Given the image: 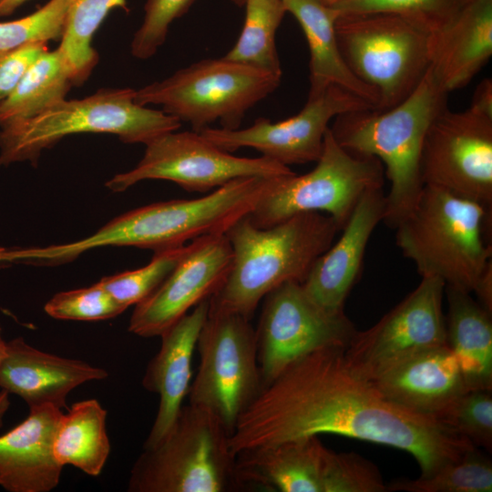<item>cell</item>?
Segmentation results:
<instances>
[{"instance_id":"cell-1","label":"cell","mask_w":492,"mask_h":492,"mask_svg":"<svg viewBox=\"0 0 492 492\" xmlns=\"http://www.w3.org/2000/svg\"><path fill=\"white\" fill-rule=\"evenodd\" d=\"M345 346L320 348L289 364L239 417L232 453L320 434H335L410 453L420 477L476 447L434 417L384 398L356 373Z\"/></svg>"},{"instance_id":"cell-2","label":"cell","mask_w":492,"mask_h":492,"mask_svg":"<svg viewBox=\"0 0 492 492\" xmlns=\"http://www.w3.org/2000/svg\"><path fill=\"white\" fill-rule=\"evenodd\" d=\"M280 177L241 178L200 198L149 204L111 220L84 239L28 247L25 257L30 265L56 266L99 247L133 246L156 252L200 237L225 234L234 222L256 207Z\"/></svg>"},{"instance_id":"cell-3","label":"cell","mask_w":492,"mask_h":492,"mask_svg":"<svg viewBox=\"0 0 492 492\" xmlns=\"http://www.w3.org/2000/svg\"><path fill=\"white\" fill-rule=\"evenodd\" d=\"M340 231L329 215L320 212L296 214L266 229L254 226L248 215L241 218L225 232L232 265L209 299V308L251 320L270 292L288 282L303 283Z\"/></svg>"},{"instance_id":"cell-4","label":"cell","mask_w":492,"mask_h":492,"mask_svg":"<svg viewBox=\"0 0 492 492\" xmlns=\"http://www.w3.org/2000/svg\"><path fill=\"white\" fill-rule=\"evenodd\" d=\"M447 95L429 67L415 89L396 106L347 112L330 127L342 148L382 162L390 183L383 222L392 229L411 211L424 187L423 141L432 120L447 107Z\"/></svg>"},{"instance_id":"cell-5","label":"cell","mask_w":492,"mask_h":492,"mask_svg":"<svg viewBox=\"0 0 492 492\" xmlns=\"http://www.w3.org/2000/svg\"><path fill=\"white\" fill-rule=\"evenodd\" d=\"M491 210L439 188L424 185L395 229V243L421 277L473 292L491 261Z\"/></svg>"},{"instance_id":"cell-6","label":"cell","mask_w":492,"mask_h":492,"mask_svg":"<svg viewBox=\"0 0 492 492\" xmlns=\"http://www.w3.org/2000/svg\"><path fill=\"white\" fill-rule=\"evenodd\" d=\"M136 90L101 88L80 99H63L35 118L0 128V167L28 160L36 164L42 151L77 133H109L128 144H147L181 127L163 110L134 101Z\"/></svg>"},{"instance_id":"cell-7","label":"cell","mask_w":492,"mask_h":492,"mask_svg":"<svg viewBox=\"0 0 492 492\" xmlns=\"http://www.w3.org/2000/svg\"><path fill=\"white\" fill-rule=\"evenodd\" d=\"M230 433L210 411L182 405L154 446L143 448L128 482L129 492H226L241 486Z\"/></svg>"},{"instance_id":"cell-8","label":"cell","mask_w":492,"mask_h":492,"mask_svg":"<svg viewBox=\"0 0 492 492\" xmlns=\"http://www.w3.org/2000/svg\"><path fill=\"white\" fill-rule=\"evenodd\" d=\"M282 76L224 56L203 59L136 90L140 106H161L165 113L200 132L219 122L241 128L246 113L274 92Z\"/></svg>"},{"instance_id":"cell-9","label":"cell","mask_w":492,"mask_h":492,"mask_svg":"<svg viewBox=\"0 0 492 492\" xmlns=\"http://www.w3.org/2000/svg\"><path fill=\"white\" fill-rule=\"evenodd\" d=\"M334 28L349 69L377 92L376 109L406 98L430 67L429 35L401 16L339 15Z\"/></svg>"},{"instance_id":"cell-10","label":"cell","mask_w":492,"mask_h":492,"mask_svg":"<svg viewBox=\"0 0 492 492\" xmlns=\"http://www.w3.org/2000/svg\"><path fill=\"white\" fill-rule=\"evenodd\" d=\"M384 182L382 162L342 148L329 127L315 167L302 175L279 178L248 217L254 226L266 229L296 214L324 212L342 231L362 197Z\"/></svg>"},{"instance_id":"cell-11","label":"cell","mask_w":492,"mask_h":492,"mask_svg":"<svg viewBox=\"0 0 492 492\" xmlns=\"http://www.w3.org/2000/svg\"><path fill=\"white\" fill-rule=\"evenodd\" d=\"M246 317L210 310L200 332V364L190 404L212 413L230 433L263 388L255 328Z\"/></svg>"},{"instance_id":"cell-12","label":"cell","mask_w":492,"mask_h":492,"mask_svg":"<svg viewBox=\"0 0 492 492\" xmlns=\"http://www.w3.org/2000/svg\"><path fill=\"white\" fill-rule=\"evenodd\" d=\"M145 146V153L136 167L108 180V189L121 192L141 180L164 179L187 191L207 192L241 178L295 173L290 167L264 156H234L193 130L167 132Z\"/></svg>"},{"instance_id":"cell-13","label":"cell","mask_w":492,"mask_h":492,"mask_svg":"<svg viewBox=\"0 0 492 492\" xmlns=\"http://www.w3.org/2000/svg\"><path fill=\"white\" fill-rule=\"evenodd\" d=\"M255 328L263 387L294 361L326 346H347L356 332L344 311L316 302L302 283L285 282L263 299Z\"/></svg>"},{"instance_id":"cell-14","label":"cell","mask_w":492,"mask_h":492,"mask_svg":"<svg viewBox=\"0 0 492 492\" xmlns=\"http://www.w3.org/2000/svg\"><path fill=\"white\" fill-rule=\"evenodd\" d=\"M424 185L492 210V117L447 107L430 123L421 149Z\"/></svg>"},{"instance_id":"cell-15","label":"cell","mask_w":492,"mask_h":492,"mask_svg":"<svg viewBox=\"0 0 492 492\" xmlns=\"http://www.w3.org/2000/svg\"><path fill=\"white\" fill-rule=\"evenodd\" d=\"M445 288L439 278L422 277L375 324L356 330L344 351L352 368L372 380L421 351L446 344Z\"/></svg>"},{"instance_id":"cell-16","label":"cell","mask_w":492,"mask_h":492,"mask_svg":"<svg viewBox=\"0 0 492 492\" xmlns=\"http://www.w3.org/2000/svg\"><path fill=\"white\" fill-rule=\"evenodd\" d=\"M364 108H374L354 94L331 86L321 95L308 97L302 109L287 119L272 123L259 118L246 128L209 127L200 133L224 151L231 153L251 148L261 156L289 167L316 162L330 121L339 115Z\"/></svg>"},{"instance_id":"cell-17","label":"cell","mask_w":492,"mask_h":492,"mask_svg":"<svg viewBox=\"0 0 492 492\" xmlns=\"http://www.w3.org/2000/svg\"><path fill=\"white\" fill-rule=\"evenodd\" d=\"M232 261V249L225 234L190 241L184 256L162 283L136 304L128 331L146 338L159 336L220 288Z\"/></svg>"},{"instance_id":"cell-18","label":"cell","mask_w":492,"mask_h":492,"mask_svg":"<svg viewBox=\"0 0 492 492\" xmlns=\"http://www.w3.org/2000/svg\"><path fill=\"white\" fill-rule=\"evenodd\" d=\"M385 195L383 188L365 193L342 229L338 240L315 261L302 286L319 304L343 311L344 302L360 275L369 240L383 221Z\"/></svg>"},{"instance_id":"cell-19","label":"cell","mask_w":492,"mask_h":492,"mask_svg":"<svg viewBox=\"0 0 492 492\" xmlns=\"http://www.w3.org/2000/svg\"><path fill=\"white\" fill-rule=\"evenodd\" d=\"M370 381L390 402L437 420L468 391L447 343L421 351Z\"/></svg>"},{"instance_id":"cell-20","label":"cell","mask_w":492,"mask_h":492,"mask_svg":"<svg viewBox=\"0 0 492 492\" xmlns=\"http://www.w3.org/2000/svg\"><path fill=\"white\" fill-rule=\"evenodd\" d=\"M208 312L209 299L159 335L160 348L142 378L143 387L159 395L158 412L143 448L154 446L166 436L182 407L191 384L193 353Z\"/></svg>"},{"instance_id":"cell-21","label":"cell","mask_w":492,"mask_h":492,"mask_svg":"<svg viewBox=\"0 0 492 492\" xmlns=\"http://www.w3.org/2000/svg\"><path fill=\"white\" fill-rule=\"evenodd\" d=\"M108 375L103 368L43 352L23 337H16L6 342L0 365V388L20 396L29 408L53 405L61 409L73 389Z\"/></svg>"},{"instance_id":"cell-22","label":"cell","mask_w":492,"mask_h":492,"mask_svg":"<svg viewBox=\"0 0 492 492\" xmlns=\"http://www.w3.org/2000/svg\"><path fill=\"white\" fill-rule=\"evenodd\" d=\"M29 410L23 422L0 436V487L8 492H49L60 481L63 466L54 441L63 413L53 405Z\"/></svg>"},{"instance_id":"cell-23","label":"cell","mask_w":492,"mask_h":492,"mask_svg":"<svg viewBox=\"0 0 492 492\" xmlns=\"http://www.w3.org/2000/svg\"><path fill=\"white\" fill-rule=\"evenodd\" d=\"M430 67L449 93L467 85L492 56V0H469L429 36Z\"/></svg>"},{"instance_id":"cell-24","label":"cell","mask_w":492,"mask_h":492,"mask_svg":"<svg viewBox=\"0 0 492 492\" xmlns=\"http://www.w3.org/2000/svg\"><path fill=\"white\" fill-rule=\"evenodd\" d=\"M327 449L318 436L290 439L236 455L237 478L282 492H323Z\"/></svg>"},{"instance_id":"cell-25","label":"cell","mask_w":492,"mask_h":492,"mask_svg":"<svg viewBox=\"0 0 492 492\" xmlns=\"http://www.w3.org/2000/svg\"><path fill=\"white\" fill-rule=\"evenodd\" d=\"M282 2L286 11L300 24L309 46L308 97H317L329 87L337 86L376 108L379 103L377 92L352 73L341 54L334 28L338 11L318 0Z\"/></svg>"},{"instance_id":"cell-26","label":"cell","mask_w":492,"mask_h":492,"mask_svg":"<svg viewBox=\"0 0 492 492\" xmlns=\"http://www.w3.org/2000/svg\"><path fill=\"white\" fill-rule=\"evenodd\" d=\"M446 343L459 364L467 390H492L491 313L470 292L446 286Z\"/></svg>"},{"instance_id":"cell-27","label":"cell","mask_w":492,"mask_h":492,"mask_svg":"<svg viewBox=\"0 0 492 492\" xmlns=\"http://www.w3.org/2000/svg\"><path fill=\"white\" fill-rule=\"evenodd\" d=\"M107 410L96 399L82 400L63 414L54 441V455L64 467L100 475L110 453Z\"/></svg>"},{"instance_id":"cell-28","label":"cell","mask_w":492,"mask_h":492,"mask_svg":"<svg viewBox=\"0 0 492 492\" xmlns=\"http://www.w3.org/2000/svg\"><path fill=\"white\" fill-rule=\"evenodd\" d=\"M72 86L69 68L59 49L45 51L0 103V128L35 118L65 99Z\"/></svg>"},{"instance_id":"cell-29","label":"cell","mask_w":492,"mask_h":492,"mask_svg":"<svg viewBox=\"0 0 492 492\" xmlns=\"http://www.w3.org/2000/svg\"><path fill=\"white\" fill-rule=\"evenodd\" d=\"M114 8L129 10L127 0H75L72 4L57 48L69 68L73 86L84 84L98 63L93 36Z\"/></svg>"},{"instance_id":"cell-30","label":"cell","mask_w":492,"mask_h":492,"mask_svg":"<svg viewBox=\"0 0 492 492\" xmlns=\"http://www.w3.org/2000/svg\"><path fill=\"white\" fill-rule=\"evenodd\" d=\"M241 32L225 58L282 75L276 33L287 13L282 0H245Z\"/></svg>"},{"instance_id":"cell-31","label":"cell","mask_w":492,"mask_h":492,"mask_svg":"<svg viewBox=\"0 0 492 492\" xmlns=\"http://www.w3.org/2000/svg\"><path fill=\"white\" fill-rule=\"evenodd\" d=\"M386 491L406 492H491L492 463L477 447L441 466L433 475L416 479H400L386 486Z\"/></svg>"},{"instance_id":"cell-32","label":"cell","mask_w":492,"mask_h":492,"mask_svg":"<svg viewBox=\"0 0 492 492\" xmlns=\"http://www.w3.org/2000/svg\"><path fill=\"white\" fill-rule=\"evenodd\" d=\"M468 0H345L339 15L383 13L403 17L431 36L446 27Z\"/></svg>"},{"instance_id":"cell-33","label":"cell","mask_w":492,"mask_h":492,"mask_svg":"<svg viewBox=\"0 0 492 492\" xmlns=\"http://www.w3.org/2000/svg\"><path fill=\"white\" fill-rule=\"evenodd\" d=\"M188 250V244L156 251L145 266L103 277L99 284L126 309L150 295L168 277Z\"/></svg>"},{"instance_id":"cell-34","label":"cell","mask_w":492,"mask_h":492,"mask_svg":"<svg viewBox=\"0 0 492 492\" xmlns=\"http://www.w3.org/2000/svg\"><path fill=\"white\" fill-rule=\"evenodd\" d=\"M75 0H49L34 13L16 20L0 22V50L27 44L60 40Z\"/></svg>"},{"instance_id":"cell-35","label":"cell","mask_w":492,"mask_h":492,"mask_svg":"<svg viewBox=\"0 0 492 492\" xmlns=\"http://www.w3.org/2000/svg\"><path fill=\"white\" fill-rule=\"evenodd\" d=\"M438 420L476 447L492 449L491 390H468Z\"/></svg>"},{"instance_id":"cell-36","label":"cell","mask_w":492,"mask_h":492,"mask_svg":"<svg viewBox=\"0 0 492 492\" xmlns=\"http://www.w3.org/2000/svg\"><path fill=\"white\" fill-rule=\"evenodd\" d=\"M44 309L52 318L74 321L107 320L126 310L98 282L90 287L60 292Z\"/></svg>"},{"instance_id":"cell-37","label":"cell","mask_w":492,"mask_h":492,"mask_svg":"<svg viewBox=\"0 0 492 492\" xmlns=\"http://www.w3.org/2000/svg\"><path fill=\"white\" fill-rule=\"evenodd\" d=\"M379 469L354 452L327 449L323 492H385Z\"/></svg>"},{"instance_id":"cell-38","label":"cell","mask_w":492,"mask_h":492,"mask_svg":"<svg viewBox=\"0 0 492 492\" xmlns=\"http://www.w3.org/2000/svg\"><path fill=\"white\" fill-rule=\"evenodd\" d=\"M196 0H146L144 16L135 32L130 50L133 56L148 59L165 43L173 21L185 15Z\"/></svg>"},{"instance_id":"cell-39","label":"cell","mask_w":492,"mask_h":492,"mask_svg":"<svg viewBox=\"0 0 492 492\" xmlns=\"http://www.w3.org/2000/svg\"><path fill=\"white\" fill-rule=\"evenodd\" d=\"M46 50L48 46L45 42L0 50V103L14 91L28 67Z\"/></svg>"},{"instance_id":"cell-40","label":"cell","mask_w":492,"mask_h":492,"mask_svg":"<svg viewBox=\"0 0 492 492\" xmlns=\"http://www.w3.org/2000/svg\"><path fill=\"white\" fill-rule=\"evenodd\" d=\"M469 107L479 113L492 117L491 78H485L477 86Z\"/></svg>"},{"instance_id":"cell-41","label":"cell","mask_w":492,"mask_h":492,"mask_svg":"<svg viewBox=\"0 0 492 492\" xmlns=\"http://www.w3.org/2000/svg\"><path fill=\"white\" fill-rule=\"evenodd\" d=\"M473 292L476 293L478 303L492 313V261L485 268Z\"/></svg>"},{"instance_id":"cell-42","label":"cell","mask_w":492,"mask_h":492,"mask_svg":"<svg viewBox=\"0 0 492 492\" xmlns=\"http://www.w3.org/2000/svg\"><path fill=\"white\" fill-rule=\"evenodd\" d=\"M28 0H0V17L12 15L18 7Z\"/></svg>"},{"instance_id":"cell-43","label":"cell","mask_w":492,"mask_h":492,"mask_svg":"<svg viewBox=\"0 0 492 492\" xmlns=\"http://www.w3.org/2000/svg\"><path fill=\"white\" fill-rule=\"evenodd\" d=\"M10 406V401H9V394L2 390L0 391V427H2L4 424V417L9 409Z\"/></svg>"},{"instance_id":"cell-44","label":"cell","mask_w":492,"mask_h":492,"mask_svg":"<svg viewBox=\"0 0 492 492\" xmlns=\"http://www.w3.org/2000/svg\"><path fill=\"white\" fill-rule=\"evenodd\" d=\"M6 353V342L4 340L0 330V365L5 356Z\"/></svg>"},{"instance_id":"cell-45","label":"cell","mask_w":492,"mask_h":492,"mask_svg":"<svg viewBox=\"0 0 492 492\" xmlns=\"http://www.w3.org/2000/svg\"><path fill=\"white\" fill-rule=\"evenodd\" d=\"M318 1L321 2L322 4L327 5V6L333 7V6H336L337 5L344 2L345 0H318Z\"/></svg>"},{"instance_id":"cell-46","label":"cell","mask_w":492,"mask_h":492,"mask_svg":"<svg viewBox=\"0 0 492 492\" xmlns=\"http://www.w3.org/2000/svg\"><path fill=\"white\" fill-rule=\"evenodd\" d=\"M236 5L242 6L244 5L245 0H232Z\"/></svg>"},{"instance_id":"cell-47","label":"cell","mask_w":492,"mask_h":492,"mask_svg":"<svg viewBox=\"0 0 492 492\" xmlns=\"http://www.w3.org/2000/svg\"><path fill=\"white\" fill-rule=\"evenodd\" d=\"M469 1V0H468Z\"/></svg>"}]
</instances>
